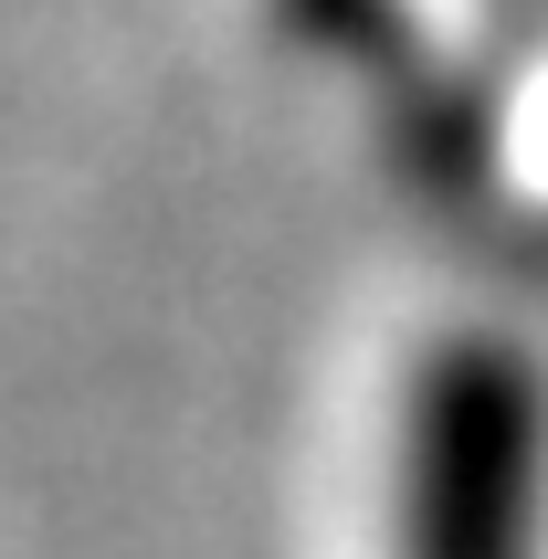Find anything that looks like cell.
<instances>
[{"instance_id":"6da1fadb","label":"cell","mask_w":548,"mask_h":559,"mask_svg":"<svg viewBox=\"0 0 548 559\" xmlns=\"http://www.w3.org/2000/svg\"><path fill=\"white\" fill-rule=\"evenodd\" d=\"M538 528V402L507 348H454L412 402L401 549L412 559H527Z\"/></svg>"}]
</instances>
